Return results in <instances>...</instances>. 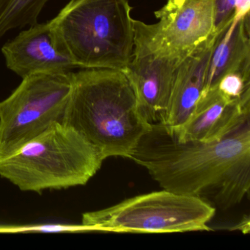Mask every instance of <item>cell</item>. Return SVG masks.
Returning <instances> with one entry per match:
<instances>
[{
	"instance_id": "cell-16",
	"label": "cell",
	"mask_w": 250,
	"mask_h": 250,
	"mask_svg": "<svg viewBox=\"0 0 250 250\" xmlns=\"http://www.w3.org/2000/svg\"><path fill=\"white\" fill-rule=\"evenodd\" d=\"M236 0H213L214 31L219 33L233 21Z\"/></svg>"
},
{
	"instance_id": "cell-15",
	"label": "cell",
	"mask_w": 250,
	"mask_h": 250,
	"mask_svg": "<svg viewBox=\"0 0 250 250\" xmlns=\"http://www.w3.org/2000/svg\"><path fill=\"white\" fill-rule=\"evenodd\" d=\"M92 231L91 228L85 225H36L24 226L0 227V232H83Z\"/></svg>"
},
{
	"instance_id": "cell-2",
	"label": "cell",
	"mask_w": 250,
	"mask_h": 250,
	"mask_svg": "<svg viewBox=\"0 0 250 250\" xmlns=\"http://www.w3.org/2000/svg\"><path fill=\"white\" fill-rule=\"evenodd\" d=\"M62 124L81 134L104 159H130L151 128L122 70L86 68L73 72Z\"/></svg>"
},
{
	"instance_id": "cell-11",
	"label": "cell",
	"mask_w": 250,
	"mask_h": 250,
	"mask_svg": "<svg viewBox=\"0 0 250 250\" xmlns=\"http://www.w3.org/2000/svg\"><path fill=\"white\" fill-rule=\"evenodd\" d=\"M217 33L210 35L197 46L177 69L163 125L171 130L188 118L203 88L212 49Z\"/></svg>"
},
{
	"instance_id": "cell-13",
	"label": "cell",
	"mask_w": 250,
	"mask_h": 250,
	"mask_svg": "<svg viewBox=\"0 0 250 250\" xmlns=\"http://www.w3.org/2000/svg\"><path fill=\"white\" fill-rule=\"evenodd\" d=\"M49 0H0V40L8 32L38 23Z\"/></svg>"
},
{
	"instance_id": "cell-8",
	"label": "cell",
	"mask_w": 250,
	"mask_h": 250,
	"mask_svg": "<svg viewBox=\"0 0 250 250\" xmlns=\"http://www.w3.org/2000/svg\"><path fill=\"white\" fill-rule=\"evenodd\" d=\"M133 56L122 70L140 110L150 124H163L177 69L183 61L158 49L134 25Z\"/></svg>"
},
{
	"instance_id": "cell-1",
	"label": "cell",
	"mask_w": 250,
	"mask_h": 250,
	"mask_svg": "<svg viewBox=\"0 0 250 250\" xmlns=\"http://www.w3.org/2000/svg\"><path fill=\"white\" fill-rule=\"evenodd\" d=\"M130 159L146 168L164 189L227 210L250 192V121L212 143H181L163 124H152Z\"/></svg>"
},
{
	"instance_id": "cell-10",
	"label": "cell",
	"mask_w": 250,
	"mask_h": 250,
	"mask_svg": "<svg viewBox=\"0 0 250 250\" xmlns=\"http://www.w3.org/2000/svg\"><path fill=\"white\" fill-rule=\"evenodd\" d=\"M8 69L21 78L39 73L71 72L77 67L55 37L50 21L36 23L3 45Z\"/></svg>"
},
{
	"instance_id": "cell-6",
	"label": "cell",
	"mask_w": 250,
	"mask_h": 250,
	"mask_svg": "<svg viewBox=\"0 0 250 250\" xmlns=\"http://www.w3.org/2000/svg\"><path fill=\"white\" fill-rule=\"evenodd\" d=\"M72 82L73 71L30 74L0 102V159L62 123Z\"/></svg>"
},
{
	"instance_id": "cell-9",
	"label": "cell",
	"mask_w": 250,
	"mask_h": 250,
	"mask_svg": "<svg viewBox=\"0 0 250 250\" xmlns=\"http://www.w3.org/2000/svg\"><path fill=\"white\" fill-rule=\"evenodd\" d=\"M250 95L232 99L215 87L202 93L182 124L168 129L178 141H220L250 121Z\"/></svg>"
},
{
	"instance_id": "cell-17",
	"label": "cell",
	"mask_w": 250,
	"mask_h": 250,
	"mask_svg": "<svg viewBox=\"0 0 250 250\" xmlns=\"http://www.w3.org/2000/svg\"><path fill=\"white\" fill-rule=\"evenodd\" d=\"M250 0H236L235 17L241 18L250 14Z\"/></svg>"
},
{
	"instance_id": "cell-5",
	"label": "cell",
	"mask_w": 250,
	"mask_h": 250,
	"mask_svg": "<svg viewBox=\"0 0 250 250\" xmlns=\"http://www.w3.org/2000/svg\"><path fill=\"white\" fill-rule=\"evenodd\" d=\"M216 208L205 200L168 190L126 199L83 215L92 231L119 233H172L210 230Z\"/></svg>"
},
{
	"instance_id": "cell-12",
	"label": "cell",
	"mask_w": 250,
	"mask_h": 250,
	"mask_svg": "<svg viewBox=\"0 0 250 250\" xmlns=\"http://www.w3.org/2000/svg\"><path fill=\"white\" fill-rule=\"evenodd\" d=\"M250 30L249 14L234 18L229 25L217 33L202 93L216 87L229 73L250 70Z\"/></svg>"
},
{
	"instance_id": "cell-14",
	"label": "cell",
	"mask_w": 250,
	"mask_h": 250,
	"mask_svg": "<svg viewBox=\"0 0 250 250\" xmlns=\"http://www.w3.org/2000/svg\"><path fill=\"white\" fill-rule=\"evenodd\" d=\"M229 99H241L250 95V70L226 74L216 86Z\"/></svg>"
},
{
	"instance_id": "cell-7",
	"label": "cell",
	"mask_w": 250,
	"mask_h": 250,
	"mask_svg": "<svg viewBox=\"0 0 250 250\" xmlns=\"http://www.w3.org/2000/svg\"><path fill=\"white\" fill-rule=\"evenodd\" d=\"M155 16L156 24L136 23L156 47L180 61L214 31L213 0H167Z\"/></svg>"
},
{
	"instance_id": "cell-4",
	"label": "cell",
	"mask_w": 250,
	"mask_h": 250,
	"mask_svg": "<svg viewBox=\"0 0 250 250\" xmlns=\"http://www.w3.org/2000/svg\"><path fill=\"white\" fill-rule=\"evenodd\" d=\"M104 161L76 130L57 123L0 159V176L21 191L62 189L85 185Z\"/></svg>"
},
{
	"instance_id": "cell-3",
	"label": "cell",
	"mask_w": 250,
	"mask_h": 250,
	"mask_svg": "<svg viewBox=\"0 0 250 250\" xmlns=\"http://www.w3.org/2000/svg\"><path fill=\"white\" fill-rule=\"evenodd\" d=\"M131 11L128 0H70L49 21L77 68L124 70L134 52Z\"/></svg>"
}]
</instances>
